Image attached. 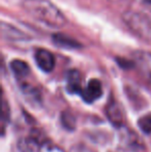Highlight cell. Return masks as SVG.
Returning a JSON list of instances; mask_svg holds the SVG:
<instances>
[{"mask_svg":"<svg viewBox=\"0 0 151 152\" xmlns=\"http://www.w3.org/2000/svg\"><path fill=\"white\" fill-rule=\"evenodd\" d=\"M22 5L32 18L51 28H61L66 23L64 15L49 0H24Z\"/></svg>","mask_w":151,"mask_h":152,"instance_id":"1","label":"cell"},{"mask_svg":"<svg viewBox=\"0 0 151 152\" xmlns=\"http://www.w3.org/2000/svg\"><path fill=\"white\" fill-rule=\"evenodd\" d=\"M123 21L135 33L140 36L149 35L151 32V23L147 17L139 12H126L123 15Z\"/></svg>","mask_w":151,"mask_h":152,"instance_id":"2","label":"cell"},{"mask_svg":"<svg viewBox=\"0 0 151 152\" xmlns=\"http://www.w3.org/2000/svg\"><path fill=\"white\" fill-rule=\"evenodd\" d=\"M103 95V87L101 83L97 79H91L87 84V87L83 89L81 97L87 104H92Z\"/></svg>","mask_w":151,"mask_h":152,"instance_id":"3","label":"cell"},{"mask_svg":"<svg viewBox=\"0 0 151 152\" xmlns=\"http://www.w3.org/2000/svg\"><path fill=\"white\" fill-rule=\"evenodd\" d=\"M35 62L37 66L44 72H50L55 67V57L50 51L39 49L35 52Z\"/></svg>","mask_w":151,"mask_h":152,"instance_id":"4","label":"cell"},{"mask_svg":"<svg viewBox=\"0 0 151 152\" xmlns=\"http://www.w3.org/2000/svg\"><path fill=\"white\" fill-rule=\"evenodd\" d=\"M66 90L71 94L82 93L83 88L81 86V74L77 69H71L66 72Z\"/></svg>","mask_w":151,"mask_h":152,"instance_id":"5","label":"cell"},{"mask_svg":"<svg viewBox=\"0 0 151 152\" xmlns=\"http://www.w3.org/2000/svg\"><path fill=\"white\" fill-rule=\"evenodd\" d=\"M53 42L56 46L61 47V48L65 49H79L81 48V44L79 42H77L76 39H74L73 37L69 35H64L62 33H56L53 35L52 37Z\"/></svg>","mask_w":151,"mask_h":152,"instance_id":"6","label":"cell"},{"mask_svg":"<svg viewBox=\"0 0 151 152\" xmlns=\"http://www.w3.org/2000/svg\"><path fill=\"white\" fill-rule=\"evenodd\" d=\"M107 117L113 125L120 126L123 123V114L122 111L120 110L119 106L115 102L108 104L107 107Z\"/></svg>","mask_w":151,"mask_h":152,"instance_id":"7","label":"cell"},{"mask_svg":"<svg viewBox=\"0 0 151 152\" xmlns=\"http://www.w3.org/2000/svg\"><path fill=\"white\" fill-rule=\"evenodd\" d=\"M1 32L4 37L10 40H24L27 38L24 32L20 31L18 28H15L12 25L6 24L4 22H2L1 24Z\"/></svg>","mask_w":151,"mask_h":152,"instance_id":"8","label":"cell"},{"mask_svg":"<svg viewBox=\"0 0 151 152\" xmlns=\"http://www.w3.org/2000/svg\"><path fill=\"white\" fill-rule=\"evenodd\" d=\"M42 146H39V142L35 137H27L19 141L18 148L20 152H36Z\"/></svg>","mask_w":151,"mask_h":152,"instance_id":"9","label":"cell"},{"mask_svg":"<svg viewBox=\"0 0 151 152\" xmlns=\"http://www.w3.org/2000/svg\"><path fill=\"white\" fill-rule=\"evenodd\" d=\"M10 69H12V74L19 79L25 78L30 72V67L28 64L20 59H15L10 62Z\"/></svg>","mask_w":151,"mask_h":152,"instance_id":"10","label":"cell"},{"mask_svg":"<svg viewBox=\"0 0 151 152\" xmlns=\"http://www.w3.org/2000/svg\"><path fill=\"white\" fill-rule=\"evenodd\" d=\"M136 60L142 67L147 77L151 78V54L146 52H139L136 55Z\"/></svg>","mask_w":151,"mask_h":152,"instance_id":"11","label":"cell"},{"mask_svg":"<svg viewBox=\"0 0 151 152\" xmlns=\"http://www.w3.org/2000/svg\"><path fill=\"white\" fill-rule=\"evenodd\" d=\"M21 90H22L23 94H24L27 98H29L33 104L39 102V99H40L39 92H38L34 87L30 86V85H28V84H24L21 87Z\"/></svg>","mask_w":151,"mask_h":152,"instance_id":"12","label":"cell"},{"mask_svg":"<svg viewBox=\"0 0 151 152\" xmlns=\"http://www.w3.org/2000/svg\"><path fill=\"white\" fill-rule=\"evenodd\" d=\"M138 125L146 134H151V114L141 117L138 121Z\"/></svg>","mask_w":151,"mask_h":152,"instance_id":"13","label":"cell"},{"mask_svg":"<svg viewBox=\"0 0 151 152\" xmlns=\"http://www.w3.org/2000/svg\"><path fill=\"white\" fill-rule=\"evenodd\" d=\"M61 122H62L63 126L67 128L69 130H74L76 127V119L74 116L69 113L64 112L61 115Z\"/></svg>","mask_w":151,"mask_h":152,"instance_id":"14","label":"cell"},{"mask_svg":"<svg viewBox=\"0 0 151 152\" xmlns=\"http://www.w3.org/2000/svg\"><path fill=\"white\" fill-rule=\"evenodd\" d=\"M38 152H64L58 146H53V145H42Z\"/></svg>","mask_w":151,"mask_h":152,"instance_id":"15","label":"cell"},{"mask_svg":"<svg viewBox=\"0 0 151 152\" xmlns=\"http://www.w3.org/2000/svg\"><path fill=\"white\" fill-rule=\"evenodd\" d=\"M117 62H118V64L121 66L122 68H125V69H127V68H131L133 66V63L131 61L127 60V59H121V58H117Z\"/></svg>","mask_w":151,"mask_h":152,"instance_id":"16","label":"cell"},{"mask_svg":"<svg viewBox=\"0 0 151 152\" xmlns=\"http://www.w3.org/2000/svg\"><path fill=\"white\" fill-rule=\"evenodd\" d=\"M145 3H151V0H143Z\"/></svg>","mask_w":151,"mask_h":152,"instance_id":"17","label":"cell"}]
</instances>
